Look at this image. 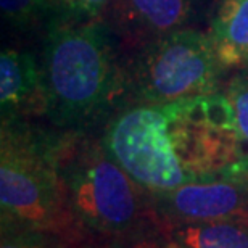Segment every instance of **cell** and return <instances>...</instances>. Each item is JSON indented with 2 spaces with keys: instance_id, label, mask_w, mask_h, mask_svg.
<instances>
[{
  "instance_id": "1",
  "label": "cell",
  "mask_w": 248,
  "mask_h": 248,
  "mask_svg": "<svg viewBox=\"0 0 248 248\" xmlns=\"http://www.w3.org/2000/svg\"><path fill=\"white\" fill-rule=\"evenodd\" d=\"M102 143L156 195L188 182L248 176L234 111L219 92L129 108L110 123Z\"/></svg>"
},
{
  "instance_id": "2",
  "label": "cell",
  "mask_w": 248,
  "mask_h": 248,
  "mask_svg": "<svg viewBox=\"0 0 248 248\" xmlns=\"http://www.w3.org/2000/svg\"><path fill=\"white\" fill-rule=\"evenodd\" d=\"M42 113L66 129L98 120L123 91L107 31L95 23L52 26L42 53Z\"/></svg>"
},
{
  "instance_id": "3",
  "label": "cell",
  "mask_w": 248,
  "mask_h": 248,
  "mask_svg": "<svg viewBox=\"0 0 248 248\" xmlns=\"http://www.w3.org/2000/svg\"><path fill=\"white\" fill-rule=\"evenodd\" d=\"M58 143L2 121V231L57 232L68 219Z\"/></svg>"
},
{
  "instance_id": "4",
  "label": "cell",
  "mask_w": 248,
  "mask_h": 248,
  "mask_svg": "<svg viewBox=\"0 0 248 248\" xmlns=\"http://www.w3.org/2000/svg\"><path fill=\"white\" fill-rule=\"evenodd\" d=\"M58 160L66 210L73 221L115 235L136 226L145 188L108 155L103 143L58 148Z\"/></svg>"
},
{
  "instance_id": "5",
  "label": "cell",
  "mask_w": 248,
  "mask_h": 248,
  "mask_svg": "<svg viewBox=\"0 0 248 248\" xmlns=\"http://www.w3.org/2000/svg\"><path fill=\"white\" fill-rule=\"evenodd\" d=\"M222 69L210 34L186 28L150 41L134 66V84L143 103H170L216 93Z\"/></svg>"
},
{
  "instance_id": "6",
  "label": "cell",
  "mask_w": 248,
  "mask_h": 248,
  "mask_svg": "<svg viewBox=\"0 0 248 248\" xmlns=\"http://www.w3.org/2000/svg\"><path fill=\"white\" fill-rule=\"evenodd\" d=\"M166 216L187 222L248 221V182L245 177H224L188 182L158 193Z\"/></svg>"
},
{
  "instance_id": "7",
  "label": "cell",
  "mask_w": 248,
  "mask_h": 248,
  "mask_svg": "<svg viewBox=\"0 0 248 248\" xmlns=\"http://www.w3.org/2000/svg\"><path fill=\"white\" fill-rule=\"evenodd\" d=\"M198 0H115L113 15L132 36L161 37L186 29Z\"/></svg>"
},
{
  "instance_id": "8",
  "label": "cell",
  "mask_w": 248,
  "mask_h": 248,
  "mask_svg": "<svg viewBox=\"0 0 248 248\" xmlns=\"http://www.w3.org/2000/svg\"><path fill=\"white\" fill-rule=\"evenodd\" d=\"M0 107L2 121L24 110L42 111V71L31 53L3 48L0 55Z\"/></svg>"
},
{
  "instance_id": "9",
  "label": "cell",
  "mask_w": 248,
  "mask_h": 248,
  "mask_svg": "<svg viewBox=\"0 0 248 248\" xmlns=\"http://www.w3.org/2000/svg\"><path fill=\"white\" fill-rule=\"evenodd\" d=\"M210 36L224 68L248 64V0H221Z\"/></svg>"
},
{
  "instance_id": "10",
  "label": "cell",
  "mask_w": 248,
  "mask_h": 248,
  "mask_svg": "<svg viewBox=\"0 0 248 248\" xmlns=\"http://www.w3.org/2000/svg\"><path fill=\"white\" fill-rule=\"evenodd\" d=\"M174 240L176 248H248V221L187 222Z\"/></svg>"
},
{
  "instance_id": "11",
  "label": "cell",
  "mask_w": 248,
  "mask_h": 248,
  "mask_svg": "<svg viewBox=\"0 0 248 248\" xmlns=\"http://www.w3.org/2000/svg\"><path fill=\"white\" fill-rule=\"evenodd\" d=\"M224 95L234 111L240 140L248 155V73L232 79Z\"/></svg>"
},
{
  "instance_id": "12",
  "label": "cell",
  "mask_w": 248,
  "mask_h": 248,
  "mask_svg": "<svg viewBox=\"0 0 248 248\" xmlns=\"http://www.w3.org/2000/svg\"><path fill=\"white\" fill-rule=\"evenodd\" d=\"M3 18L15 26L34 23L46 12L47 0H0Z\"/></svg>"
},
{
  "instance_id": "13",
  "label": "cell",
  "mask_w": 248,
  "mask_h": 248,
  "mask_svg": "<svg viewBox=\"0 0 248 248\" xmlns=\"http://www.w3.org/2000/svg\"><path fill=\"white\" fill-rule=\"evenodd\" d=\"M0 248H57L55 242L42 231H2Z\"/></svg>"
},
{
  "instance_id": "14",
  "label": "cell",
  "mask_w": 248,
  "mask_h": 248,
  "mask_svg": "<svg viewBox=\"0 0 248 248\" xmlns=\"http://www.w3.org/2000/svg\"><path fill=\"white\" fill-rule=\"evenodd\" d=\"M111 0H62L63 7L71 15L73 19L89 21L102 13L103 8L110 5Z\"/></svg>"
},
{
  "instance_id": "15",
  "label": "cell",
  "mask_w": 248,
  "mask_h": 248,
  "mask_svg": "<svg viewBox=\"0 0 248 248\" xmlns=\"http://www.w3.org/2000/svg\"><path fill=\"white\" fill-rule=\"evenodd\" d=\"M110 248H170V247H161L156 240L152 239H123L116 240L115 244H111Z\"/></svg>"
}]
</instances>
